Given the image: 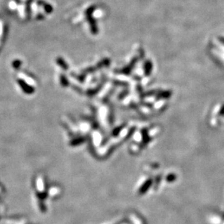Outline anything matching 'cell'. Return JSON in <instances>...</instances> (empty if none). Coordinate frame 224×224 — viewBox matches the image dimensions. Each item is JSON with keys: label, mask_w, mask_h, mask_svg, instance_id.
Masks as SVG:
<instances>
[{"label": "cell", "mask_w": 224, "mask_h": 224, "mask_svg": "<svg viewBox=\"0 0 224 224\" xmlns=\"http://www.w3.org/2000/svg\"><path fill=\"white\" fill-rule=\"evenodd\" d=\"M18 84L21 87L22 90L26 94H31L33 92H34V88L31 87V85H30L29 84L26 83V81H24L23 79H18Z\"/></svg>", "instance_id": "1"}, {"label": "cell", "mask_w": 224, "mask_h": 224, "mask_svg": "<svg viewBox=\"0 0 224 224\" xmlns=\"http://www.w3.org/2000/svg\"><path fill=\"white\" fill-rule=\"evenodd\" d=\"M18 76H19V77L20 78V79H23V81H26V83L29 84L30 85H33V84H34V80H33L31 77L28 76L26 74H24V73H18Z\"/></svg>", "instance_id": "2"}, {"label": "cell", "mask_w": 224, "mask_h": 224, "mask_svg": "<svg viewBox=\"0 0 224 224\" xmlns=\"http://www.w3.org/2000/svg\"><path fill=\"white\" fill-rule=\"evenodd\" d=\"M21 65V62L19 60H15L12 62V66L15 68V69H18Z\"/></svg>", "instance_id": "3"}]
</instances>
